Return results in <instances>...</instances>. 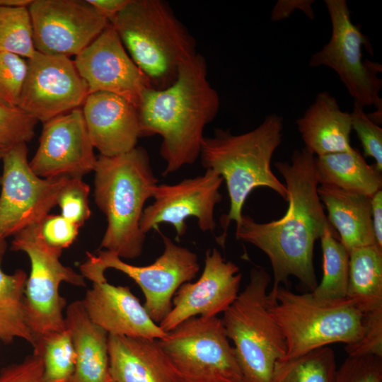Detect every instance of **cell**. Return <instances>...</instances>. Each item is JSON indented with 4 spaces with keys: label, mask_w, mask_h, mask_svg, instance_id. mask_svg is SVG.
<instances>
[{
    "label": "cell",
    "mask_w": 382,
    "mask_h": 382,
    "mask_svg": "<svg viewBox=\"0 0 382 382\" xmlns=\"http://www.w3.org/2000/svg\"><path fill=\"white\" fill-rule=\"evenodd\" d=\"M316 156L305 148L293 151L291 163H274L286 182L289 206L280 219L258 223L242 215L236 238L253 244L268 257L273 271L272 288L296 277L313 291L318 285L314 266L315 241L326 230H335L318 194Z\"/></svg>",
    "instance_id": "6da1fadb"
},
{
    "label": "cell",
    "mask_w": 382,
    "mask_h": 382,
    "mask_svg": "<svg viewBox=\"0 0 382 382\" xmlns=\"http://www.w3.org/2000/svg\"><path fill=\"white\" fill-rule=\"evenodd\" d=\"M220 99L207 79L199 54L185 62L176 80L163 89L147 88L137 107L141 137L158 134L162 175L192 164L199 156L205 126L217 115Z\"/></svg>",
    "instance_id": "7a4b0ae2"
},
{
    "label": "cell",
    "mask_w": 382,
    "mask_h": 382,
    "mask_svg": "<svg viewBox=\"0 0 382 382\" xmlns=\"http://www.w3.org/2000/svg\"><path fill=\"white\" fill-rule=\"evenodd\" d=\"M94 199L107 219L100 249L121 259L141 255L146 239L140 221L146 200L158 185L147 151L135 147L112 157H97Z\"/></svg>",
    "instance_id": "3957f363"
},
{
    "label": "cell",
    "mask_w": 382,
    "mask_h": 382,
    "mask_svg": "<svg viewBox=\"0 0 382 382\" xmlns=\"http://www.w3.org/2000/svg\"><path fill=\"white\" fill-rule=\"evenodd\" d=\"M283 118L267 116L255 129L234 135L218 129L213 137H204L199 156L202 165L211 169L226 181L230 208L221 218L224 242L229 224L238 223L245 202L250 192L259 187H269L287 202V190L274 175L271 161L282 142Z\"/></svg>",
    "instance_id": "277c9868"
},
{
    "label": "cell",
    "mask_w": 382,
    "mask_h": 382,
    "mask_svg": "<svg viewBox=\"0 0 382 382\" xmlns=\"http://www.w3.org/2000/svg\"><path fill=\"white\" fill-rule=\"evenodd\" d=\"M109 23L152 88L171 85L197 54L195 39L163 1L130 0Z\"/></svg>",
    "instance_id": "5b68a950"
},
{
    "label": "cell",
    "mask_w": 382,
    "mask_h": 382,
    "mask_svg": "<svg viewBox=\"0 0 382 382\" xmlns=\"http://www.w3.org/2000/svg\"><path fill=\"white\" fill-rule=\"evenodd\" d=\"M267 301L286 341L284 359L336 342L352 345L362 337L363 314L347 297L320 301L311 292L296 294L279 285L267 293Z\"/></svg>",
    "instance_id": "8992f818"
},
{
    "label": "cell",
    "mask_w": 382,
    "mask_h": 382,
    "mask_svg": "<svg viewBox=\"0 0 382 382\" xmlns=\"http://www.w3.org/2000/svg\"><path fill=\"white\" fill-rule=\"evenodd\" d=\"M270 281L264 268H253L248 284L221 319L234 345L243 382H271L275 363L286 353L283 333L267 306Z\"/></svg>",
    "instance_id": "52a82bcc"
},
{
    "label": "cell",
    "mask_w": 382,
    "mask_h": 382,
    "mask_svg": "<svg viewBox=\"0 0 382 382\" xmlns=\"http://www.w3.org/2000/svg\"><path fill=\"white\" fill-rule=\"evenodd\" d=\"M41 223L13 236L11 249L25 253L30 272L25 287V303L30 328L35 340L66 329L63 311L66 299L60 295L62 282L85 286V278L60 261L62 250L47 244L40 233Z\"/></svg>",
    "instance_id": "ba28073f"
},
{
    "label": "cell",
    "mask_w": 382,
    "mask_h": 382,
    "mask_svg": "<svg viewBox=\"0 0 382 382\" xmlns=\"http://www.w3.org/2000/svg\"><path fill=\"white\" fill-rule=\"evenodd\" d=\"M164 250L152 264L137 266L129 264L117 255L100 249L86 253L80 265L81 274L92 282L107 281L105 271L109 268L120 271L132 279L141 288L143 305L151 318L159 324L172 309L175 292L184 283L193 279L199 270L197 255L188 248L175 244L162 236Z\"/></svg>",
    "instance_id": "9c48e42d"
},
{
    "label": "cell",
    "mask_w": 382,
    "mask_h": 382,
    "mask_svg": "<svg viewBox=\"0 0 382 382\" xmlns=\"http://www.w3.org/2000/svg\"><path fill=\"white\" fill-rule=\"evenodd\" d=\"M159 342L180 382H243L234 348L217 316L188 318Z\"/></svg>",
    "instance_id": "30bf717a"
},
{
    "label": "cell",
    "mask_w": 382,
    "mask_h": 382,
    "mask_svg": "<svg viewBox=\"0 0 382 382\" xmlns=\"http://www.w3.org/2000/svg\"><path fill=\"white\" fill-rule=\"evenodd\" d=\"M332 24L329 42L314 53L311 66H326L333 69L347 89L354 102L363 108L374 106L382 111V98L379 93L382 80L377 74L381 65L363 60L362 47L367 37L359 27L354 24L345 0H325Z\"/></svg>",
    "instance_id": "8fae6325"
},
{
    "label": "cell",
    "mask_w": 382,
    "mask_h": 382,
    "mask_svg": "<svg viewBox=\"0 0 382 382\" xmlns=\"http://www.w3.org/2000/svg\"><path fill=\"white\" fill-rule=\"evenodd\" d=\"M2 161L0 237L6 240L41 223L57 204L59 195L71 178L37 175L30 166L25 143L8 147Z\"/></svg>",
    "instance_id": "7c38bea8"
},
{
    "label": "cell",
    "mask_w": 382,
    "mask_h": 382,
    "mask_svg": "<svg viewBox=\"0 0 382 382\" xmlns=\"http://www.w3.org/2000/svg\"><path fill=\"white\" fill-rule=\"evenodd\" d=\"M38 52L78 55L108 25L87 0H34L28 6Z\"/></svg>",
    "instance_id": "4fadbf2b"
},
{
    "label": "cell",
    "mask_w": 382,
    "mask_h": 382,
    "mask_svg": "<svg viewBox=\"0 0 382 382\" xmlns=\"http://www.w3.org/2000/svg\"><path fill=\"white\" fill-rule=\"evenodd\" d=\"M28 71L18 108L42 123L79 108L88 88L69 57L37 52Z\"/></svg>",
    "instance_id": "5bb4252c"
},
{
    "label": "cell",
    "mask_w": 382,
    "mask_h": 382,
    "mask_svg": "<svg viewBox=\"0 0 382 382\" xmlns=\"http://www.w3.org/2000/svg\"><path fill=\"white\" fill-rule=\"evenodd\" d=\"M223 180L219 174L206 169L203 175L176 184L157 185L152 195L154 201L143 211L141 231L146 234L160 224L168 223L179 239L187 231L186 219L193 216L201 231L213 232L216 227L214 209L221 200L219 187Z\"/></svg>",
    "instance_id": "9a60e30c"
},
{
    "label": "cell",
    "mask_w": 382,
    "mask_h": 382,
    "mask_svg": "<svg viewBox=\"0 0 382 382\" xmlns=\"http://www.w3.org/2000/svg\"><path fill=\"white\" fill-rule=\"evenodd\" d=\"M93 149L79 108L43 123L39 146L29 164L43 178H82L94 170Z\"/></svg>",
    "instance_id": "2e32d148"
},
{
    "label": "cell",
    "mask_w": 382,
    "mask_h": 382,
    "mask_svg": "<svg viewBox=\"0 0 382 382\" xmlns=\"http://www.w3.org/2000/svg\"><path fill=\"white\" fill-rule=\"evenodd\" d=\"M86 81L88 93L118 95L137 108L142 93L152 88L145 74L133 62L109 23L105 29L74 61Z\"/></svg>",
    "instance_id": "e0dca14e"
},
{
    "label": "cell",
    "mask_w": 382,
    "mask_h": 382,
    "mask_svg": "<svg viewBox=\"0 0 382 382\" xmlns=\"http://www.w3.org/2000/svg\"><path fill=\"white\" fill-rule=\"evenodd\" d=\"M241 280V274L235 263L226 261L215 248L207 250L200 277L179 287L171 311L158 325L168 332L192 317L217 316L238 296Z\"/></svg>",
    "instance_id": "ac0fdd59"
},
{
    "label": "cell",
    "mask_w": 382,
    "mask_h": 382,
    "mask_svg": "<svg viewBox=\"0 0 382 382\" xmlns=\"http://www.w3.org/2000/svg\"><path fill=\"white\" fill-rule=\"evenodd\" d=\"M81 301L91 320L108 335L157 340L167 335L129 286L93 282Z\"/></svg>",
    "instance_id": "d6986e66"
},
{
    "label": "cell",
    "mask_w": 382,
    "mask_h": 382,
    "mask_svg": "<svg viewBox=\"0 0 382 382\" xmlns=\"http://www.w3.org/2000/svg\"><path fill=\"white\" fill-rule=\"evenodd\" d=\"M81 110L91 143L100 155L115 156L137 147L141 137L139 114L128 100L96 92L88 94Z\"/></svg>",
    "instance_id": "ffe728a7"
},
{
    "label": "cell",
    "mask_w": 382,
    "mask_h": 382,
    "mask_svg": "<svg viewBox=\"0 0 382 382\" xmlns=\"http://www.w3.org/2000/svg\"><path fill=\"white\" fill-rule=\"evenodd\" d=\"M108 344L114 382H180L159 340L108 335Z\"/></svg>",
    "instance_id": "44dd1931"
},
{
    "label": "cell",
    "mask_w": 382,
    "mask_h": 382,
    "mask_svg": "<svg viewBox=\"0 0 382 382\" xmlns=\"http://www.w3.org/2000/svg\"><path fill=\"white\" fill-rule=\"evenodd\" d=\"M305 149L315 156L349 151L352 120L328 92L319 93L302 117L296 120Z\"/></svg>",
    "instance_id": "7402d4cb"
},
{
    "label": "cell",
    "mask_w": 382,
    "mask_h": 382,
    "mask_svg": "<svg viewBox=\"0 0 382 382\" xmlns=\"http://www.w3.org/2000/svg\"><path fill=\"white\" fill-rule=\"evenodd\" d=\"M65 327L76 355V365L69 382H109L108 334L93 323L81 300L66 309Z\"/></svg>",
    "instance_id": "603a6c76"
},
{
    "label": "cell",
    "mask_w": 382,
    "mask_h": 382,
    "mask_svg": "<svg viewBox=\"0 0 382 382\" xmlns=\"http://www.w3.org/2000/svg\"><path fill=\"white\" fill-rule=\"evenodd\" d=\"M317 191L328 211L329 222L349 252L357 248L376 245L371 197L323 185L318 187Z\"/></svg>",
    "instance_id": "cb8c5ba5"
},
{
    "label": "cell",
    "mask_w": 382,
    "mask_h": 382,
    "mask_svg": "<svg viewBox=\"0 0 382 382\" xmlns=\"http://www.w3.org/2000/svg\"><path fill=\"white\" fill-rule=\"evenodd\" d=\"M315 170L320 185L369 197L381 190V172L369 165L357 149L316 156Z\"/></svg>",
    "instance_id": "d4e9b609"
},
{
    "label": "cell",
    "mask_w": 382,
    "mask_h": 382,
    "mask_svg": "<svg viewBox=\"0 0 382 382\" xmlns=\"http://www.w3.org/2000/svg\"><path fill=\"white\" fill-rule=\"evenodd\" d=\"M347 298L362 314L382 310V250L376 245L349 251Z\"/></svg>",
    "instance_id": "484cf974"
},
{
    "label": "cell",
    "mask_w": 382,
    "mask_h": 382,
    "mask_svg": "<svg viewBox=\"0 0 382 382\" xmlns=\"http://www.w3.org/2000/svg\"><path fill=\"white\" fill-rule=\"evenodd\" d=\"M0 257V345L22 339L32 347L35 337L30 328L25 303V287L28 274L23 270L5 273Z\"/></svg>",
    "instance_id": "4316f807"
},
{
    "label": "cell",
    "mask_w": 382,
    "mask_h": 382,
    "mask_svg": "<svg viewBox=\"0 0 382 382\" xmlns=\"http://www.w3.org/2000/svg\"><path fill=\"white\" fill-rule=\"evenodd\" d=\"M323 259V277L313 296L320 301L347 297L349 252L340 241L335 230H326L320 237Z\"/></svg>",
    "instance_id": "83f0119b"
},
{
    "label": "cell",
    "mask_w": 382,
    "mask_h": 382,
    "mask_svg": "<svg viewBox=\"0 0 382 382\" xmlns=\"http://www.w3.org/2000/svg\"><path fill=\"white\" fill-rule=\"evenodd\" d=\"M337 370L335 352L326 346L296 357L279 359L271 382H335Z\"/></svg>",
    "instance_id": "f1b7e54d"
},
{
    "label": "cell",
    "mask_w": 382,
    "mask_h": 382,
    "mask_svg": "<svg viewBox=\"0 0 382 382\" xmlns=\"http://www.w3.org/2000/svg\"><path fill=\"white\" fill-rule=\"evenodd\" d=\"M34 353L43 362L42 382H69L74 374L76 355L68 330L35 340Z\"/></svg>",
    "instance_id": "f546056e"
},
{
    "label": "cell",
    "mask_w": 382,
    "mask_h": 382,
    "mask_svg": "<svg viewBox=\"0 0 382 382\" xmlns=\"http://www.w3.org/2000/svg\"><path fill=\"white\" fill-rule=\"evenodd\" d=\"M0 52L27 59L37 52L28 7L0 6Z\"/></svg>",
    "instance_id": "4dcf8cb0"
},
{
    "label": "cell",
    "mask_w": 382,
    "mask_h": 382,
    "mask_svg": "<svg viewBox=\"0 0 382 382\" xmlns=\"http://www.w3.org/2000/svg\"><path fill=\"white\" fill-rule=\"evenodd\" d=\"M27 71L24 58L0 52V105L18 107Z\"/></svg>",
    "instance_id": "1f68e13d"
},
{
    "label": "cell",
    "mask_w": 382,
    "mask_h": 382,
    "mask_svg": "<svg viewBox=\"0 0 382 382\" xmlns=\"http://www.w3.org/2000/svg\"><path fill=\"white\" fill-rule=\"evenodd\" d=\"M38 121L18 107L0 105V146L27 143L35 135Z\"/></svg>",
    "instance_id": "d6a6232c"
},
{
    "label": "cell",
    "mask_w": 382,
    "mask_h": 382,
    "mask_svg": "<svg viewBox=\"0 0 382 382\" xmlns=\"http://www.w3.org/2000/svg\"><path fill=\"white\" fill-rule=\"evenodd\" d=\"M89 192L90 187L82 178H71L58 197L61 215L81 226L91 216Z\"/></svg>",
    "instance_id": "836d02e7"
},
{
    "label": "cell",
    "mask_w": 382,
    "mask_h": 382,
    "mask_svg": "<svg viewBox=\"0 0 382 382\" xmlns=\"http://www.w3.org/2000/svg\"><path fill=\"white\" fill-rule=\"evenodd\" d=\"M350 115L352 128L361 144L364 156L373 158L376 168L382 173V129L369 117L364 108L355 102Z\"/></svg>",
    "instance_id": "e575fe53"
},
{
    "label": "cell",
    "mask_w": 382,
    "mask_h": 382,
    "mask_svg": "<svg viewBox=\"0 0 382 382\" xmlns=\"http://www.w3.org/2000/svg\"><path fill=\"white\" fill-rule=\"evenodd\" d=\"M335 382H382V357L348 356L337 370Z\"/></svg>",
    "instance_id": "d590c367"
},
{
    "label": "cell",
    "mask_w": 382,
    "mask_h": 382,
    "mask_svg": "<svg viewBox=\"0 0 382 382\" xmlns=\"http://www.w3.org/2000/svg\"><path fill=\"white\" fill-rule=\"evenodd\" d=\"M362 321V337L358 342L345 345L347 355H375L382 357V310L363 314Z\"/></svg>",
    "instance_id": "8d00e7d4"
},
{
    "label": "cell",
    "mask_w": 382,
    "mask_h": 382,
    "mask_svg": "<svg viewBox=\"0 0 382 382\" xmlns=\"http://www.w3.org/2000/svg\"><path fill=\"white\" fill-rule=\"evenodd\" d=\"M79 228L61 214H48L41 222L40 233L47 244L62 250L74 243Z\"/></svg>",
    "instance_id": "74e56055"
},
{
    "label": "cell",
    "mask_w": 382,
    "mask_h": 382,
    "mask_svg": "<svg viewBox=\"0 0 382 382\" xmlns=\"http://www.w3.org/2000/svg\"><path fill=\"white\" fill-rule=\"evenodd\" d=\"M43 362L33 352L22 361L4 366L0 370V382H42Z\"/></svg>",
    "instance_id": "f35d334b"
},
{
    "label": "cell",
    "mask_w": 382,
    "mask_h": 382,
    "mask_svg": "<svg viewBox=\"0 0 382 382\" xmlns=\"http://www.w3.org/2000/svg\"><path fill=\"white\" fill-rule=\"evenodd\" d=\"M313 1H278L272 12L271 18L274 21L288 17L296 8L301 9L311 18H314L311 8Z\"/></svg>",
    "instance_id": "ab89813d"
},
{
    "label": "cell",
    "mask_w": 382,
    "mask_h": 382,
    "mask_svg": "<svg viewBox=\"0 0 382 382\" xmlns=\"http://www.w3.org/2000/svg\"><path fill=\"white\" fill-rule=\"evenodd\" d=\"M371 219L377 247L382 250V190L371 197Z\"/></svg>",
    "instance_id": "60d3db41"
},
{
    "label": "cell",
    "mask_w": 382,
    "mask_h": 382,
    "mask_svg": "<svg viewBox=\"0 0 382 382\" xmlns=\"http://www.w3.org/2000/svg\"><path fill=\"white\" fill-rule=\"evenodd\" d=\"M108 21L125 8L130 0H87Z\"/></svg>",
    "instance_id": "b9f144b4"
},
{
    "label": "cell",
    "mask_w": 382,
    "mask_h": 382,
    "mask_svg": "<svg viewBox=\"0 0 382 382\" xmlns=\"http://www.w3.org/2000/svg\"><path fill=\"white\" fill-rule=\"evenodd\" d=\"M33 0H0V6L10 7H28Z\"/></svg>",
    "instance_id": "7bdbcfd3"
},
{
    "label": "cell",
    "mask_w": 382,
    "mask_h": 382,
    "mask_svg": "<svg viewBox=\"0 0 382 382\" xmlns=\"http://www.w3.org/2000/svg\"><path fill=\"white\" fill-rule=\"evenodd\" d=\"M7 244L6 240L0 237V257L3 259V256L6 252Z\"/></svg>",
    "instance_id": "ee69618b"
},
{
    "label": "cell",
    "mask_w": 382,
    "mask_h": 382,
    "mask_svg": "<svg viewBox=\"0 0 382 382\" xmlns=\"http://www.w3.org/2000/svg\"><path fill=\"white\" fill-rule=\"evenodd\" d=\"M8 149V147L0 146V160L2 159L5 152Z\"/></svg>",
    "instance_id": "f6af8a7d"
},
{
    "label": "cell",
    "mask_w": 382,
    "mask_h": 382,
    "mask_svg": "<svg viewBox=\"0 0 382 382\" xmlns=\"http://www.w3.org/2000/svg\"><path fill=\"white\" fill-rule=\"evenodd\" d=\"M109 382H114L112 380L110 381Z\"/></svg>",
    "instance_id": "bcb514c9"
}]
</instances>
